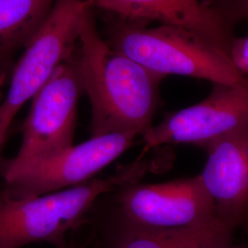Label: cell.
I'll use <instances>...</instances> for the list:
<instances>
[{
	"instance_id": "cell-5",
	"label": "cell",
	"mask_w": 248,
	"mask_h": 248,
	"mask_svg": "<svg viewBox=\"0 0 248 248\" xmlns=\"http://www.w3.org/2000/svg\"><path fill=\"white\" fill-rule=\"evenodd\" d=\"M83 90L76 53L61 63L32 98L17 155L0 164V173L71 146Z\"/></svg>"
},
{
	"instance_id": "cell-8",
	"label": "cell",
	"mask_w": 248,
	"mask_h": 248,
	"mask_svg": "<svg viewBox=\"0 0 248 248\" xmlns=\"http://www.w3.org/2000/svg\"><path fill=\"white\" fill-rule=\"evenodd\" d=\"M119 202L125 221L156 229L202 224L216 218L213 201L200 176L158 184H130Z\"/></svg>"
},
{
	"instance_id": "cell-17",
	"label": "cell",
	"mask_w": 248,
	"mask_h": 248,
	"mask_svg": "<svg viewBox=\"0 0 248 248\" xmlns=\"http://www.w3.org/2000/svg\"><path fill=\"white\" fill-rule=\"evenodd\" d=\"M67 248H75L74 247H67Z\"/></svg>"
},
{
	"instance_id": "cell-10",
	"label": "cell",
	"mask_w": 248,
	"mask_h": 248,
	"mask_svg": "<svg viewBox=\"0 0 248 248\" xmlns=\"http://www.w3.org/2000/svg\"><path fill=\"white\" fill-rule=\"evenodd\" d=\"M128 20H157L203 36L229 54L231 42L222 16L198 0H88Z\"/></svg>"
},
{
	"instance_id": "cell-11",
	"label": "cell",
	"mask_w": 248,
	"mask_h": 248,
	"mask_svg": "<svg viewBox=\"0 0 248 248\" xmlns=\"http://www.w3.org/2000/svg\"><path fill=\"white\" fill-rule=\"evenodd\" d=\"M236 229L216 217L198 225L156 229L124 220L114 248H225L233 243Z\"/></svg>"
},
{
	"instance_id": "cell-15",
	"label": "cell",
	"mask_w": 248,
	"mask_h": 248,
	"mask_svg": "<svg viewBox=\"0 0 248 248\" xmlns=\"http://www.w3.org/2000/svg\"><path fill=\"white\" fill-rule=\"evenodd\" d=\"M235 3L241 12L248 16V0H235Z\"/></svg>"
},
{
	"instance_id": "cell-1",
	"label": "cell",
	"mask_w": 248,
	"mask_h": 248,
	"mask_svg": "<svg viewBox=\"0 0 248 248\" xmlns=\"http://www.w3.org/2000/svg\"><path fill=\"white\" fill-rule=\"evenodd\" d=\"M76 54L83 89L92 107V137L143 134L152 127L164 78L114 50L99 34L90 10L82 20Z\"/></svg>"
},
{
	"instance_id": "cell-2",
	"label": "cell",
	"mask_w": 248,
	"mask_h": 248,
	"mask_svg": "<svg viewBox=\"0 0 248 248\" xmlns=\"http://www.w3.org/2000/svg\"><path fill=\"white\" fill-rule=\"evenodd\" d=\"M144 171L143 162H136L112 177L22 199L12 198L0 189V248H20L36 242L67 248L66 233L98 197L118 186L133 184Z\"/></svg>"
},
{
	"instance_id": "cell-16",
	"label": "cell",
	"mask_w": 248,
	"mask_h": 248,
	"mask_svg": "<svg viewBox=\"0 0 248 248\" xmlns=\"http://www.w3.org/2000/svg\"><path fill=\"white\" fill-rule=\"evenodd\" d=\"M225 248H248V243H244V244H231L230 246H228Z\"/></svg>"
},
{
	"instance_id": "cell-9",
	"label": "cell",
	"mask_w": 248,
	"mask_h": 248,
	"mask_svg": "<svg viewBox=\"0 0 248 248\" xmlns=\"http://www.w3.org/2000/svg\"><path fill=\"white\" fill-rule=\"evenodd\" d=\"M208 159L199 175L216 216L236 230L248 225V127L205 148Z\"/></svg>"
},
{
	"instance_id": "cell-4",
	"label": "cell",
	"mask_w": 248,
	"mask_h": 248,
	"mask_svg": "<svg viewBox=\"0 0 248 248\" xmlns=\"http://www.w3.org/2000/svg\"><path fill=\"white\" fill-rule=\"evenodd\" d=\"M90 9L88 0H55L14 67L9 92L0 105V116L7 124H11L56 68L74 56L82 20Z\"/></svg>"
},
{
	"instance_id": "cell-12",
	"label": "cell",
	"mask_w": 248,
	"mask_h": 248,
	"mask_svg": "<svg viewBox=\"0 0 248 248\" xmlns=\"http://www.w3.org/2000/svg\"><path fill=\"white\" fill-rule=\"evenodd\" d=\"M55 0H0V57L25 45Z\"/></svg>"
},
{
	"instance_id": "cell-14",
	"label": "cell",
	"mask_w": 248,
	"mask_h": 248,
	"mask_svg": "<svg viewBox=\"0 0 248 248\" xmlns=\"http://www.w3.org/2000/svg\"><path fill=\"white\" fill-rule=\"evenodd\" d=\"M9 126H10V125L7 124V123L1 118V116H0V150H1V148H2V146H3V143H4V141H5V139H6V135H7V133H8Z\"/></svg>"
},
{
	"instance_id": "cell-6",
	"label": "cell",
	"mask_w": 248,
	"mask_h": 248,
	"mask_svg": "<svg viewBox=\"0 0 248 248\" xmlns=\"http://www.w3.org/2000/svg\"><path fill=\"white\" fill-rule=\"evenodd\" d=\"M136 136L133 133L94 136L78 145L72 144L32 160L18 169L0 173L5 181L3 189L12 198L22 199L81 185L118 158Z\"/></svg>"
},
{
	"instance_id": "cell-3",
	"label": "cell",
	"mask_w": 248,
	"mask_h": 248,
	"mask_svg": "<svg viewBox=\"0 0 248 248\" xmlns=\"http://www.w3.org/2000/svg\"><path fill=\"white\" fill-rule=\"evenodd\" d=\"M108 45L162 78L177 75L248 87V78L234 66L228 53L186 28L121 24L113 30Z\"/></svg>"
},
{
	"instance_id": "cell-13",
	"label": "cell",
	"mask_w": 248,
	"mask_h": 248,
	"mask_svg": "<svg viewBox=\"0 0 248 248\" xmlns=\"http://www.w3.org/2000/svg\"><path fill=\"white\" fill-rule=\"evenodd\" d=\"M229 56L234 66L243 75L248 74V36L231 43Z\"/></svg>"
},
{
	"instance_id": "cell-7",
	"label": "cell",
	"mask_w": 248,
	"mask_h": 248,
	"mask_svg": "<svg viewBox=\"0 0 248 248\" xmlns=\"http://www.w3.org/2000/svg\"><path fill=\"white\" fill-rule=\"evenodd\" d=\"M248 127V87L214 84L202 102L171 113L142 134L145 148L188 143L206 148L225 135Z\"/></svg>"
}]
</instances>
